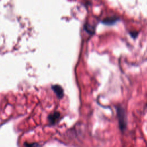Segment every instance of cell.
<instances>
[{"label":"cell","instance_id":"obj_3","mask_svg":"<svg viewBox=\"0 0 147 147\" xmlns=\"http://www.w3.org/2000/svg\"><path fill=\"white\" fill-rule=\"evenodd\" d=\"M52 90L55 91L56 93L57 97L59 98H62L63 97L64 95V92H63V89L61 86L59 85H54L52 86Z\"/></svg>","mask_w":147,"mask_h":147},{"label":"cell","instance_id":"obj_5","mask_svg":"<svg viewBox=\"0 0 147 147\" xmlns=\"http://www.w3.org/2000/svg\"><path fill=\"white\" fill-rule=\"evenodd\" d=\"M85 28L86 30V31H87L89 33H94V28L93 26H91L90 25L88 24L87 23H86V24L85 25Z\"/></svg>","mask_w":147,"mask_h":147},{"label":"cell","instance_id":"obj_6","mask_svg":"<svg viewBox=\"0 0 147 147\" xmlns=\"http://www.w3.org/2000/svg\"><path fill=\"white\" fill-rule=\"evenodd\" d=\"M24 146L25 147H42V146L37 142H33V143H28L25 142Z\"/></svg>","mask_w":147,"mask_h":147},{"label":"cell","instance_id":"obj_2","mask_svg":"<svg viewBox=\"0 0 147 147\" xmlns=\"http://www.w3.org/2000/svg\"><path fill=\"white\" fill-rule=\"evenodd\" d=\"M60 117V114L58 112H55L52 114H51L48 117L50 124L55 125L59 121Z\"/></svg>","mask_w":147,"mask_h":147},{"label":"cell","instance_id":"obj_7","mask_svg":"<svg viewBox=\"0 0 147 147\" xmlns=\"http://www.w3.org/2000/svg\"><path fill=\"white\" fill-rule=\"evenodd\" d=\"M130 33L131 36L133 37V38H136V37L138 34V32H130Z\"/></svg>","mask_w":147,"mask_h":147},{"label":"cell","instance_id":"obj_4","mask_svg":"<svg viewBox=\"0 0 147 147\" xmlns=\"http://www.w3.org/2000/svg\"><path fill=\"white\" fill-rule=\"evenodd\" d=\"M118 20H119V17H117V16H112V17H109L105 19L102 22L103 24L110 25L115 23Z\"/></svg>","mask_w":147,"mask_h":147},{"label":"cell","instance_id":"obj_1","mask_svg":"<svg viewBox=\"0 0 147 147\" xmlns=\"http://www.w3.org/2000/svg\"><path fill=\"white\" fill-rule=\"evenodd\" d=\"M117 117H118V120H119V127H120L121 130L124 131L125 130L126 125H127L126 112L122 107L117 106Z\"/></svg>","mask_w":147,"mask_h":147}]
</instances>
